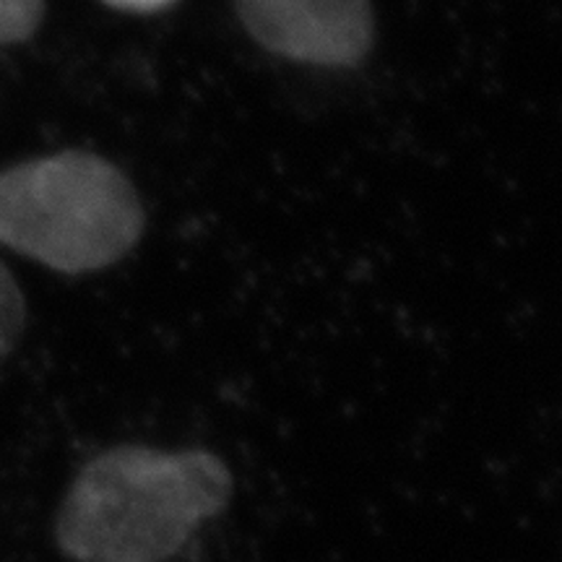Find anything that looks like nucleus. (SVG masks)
<instances>
[{"label":"nucleus","instance_id":"nucleus-1","mask_svg":"<svg viewBox=\"0 0 562 562\" xmlns=\"http://www.w3.org/2000/svg\"><path fill=\"white\" fill-rule=\"evenodd\" d=\"M235 480L203 448L115 446L76 474L55 516L74 562H167L229 505Z\"/></svg>","mask_w":562,"mask_h":562},{"label":"nucleus","instance_id":"nucleus-2","mask_svg":"<svg viewBox=\"0 0 562 562\" xmlns=\"http://www.w3.org/2000/svg\"><path fill=\"white\" fill-rule=\"evenodd\" d=\"M140 232L136 188L97 154L60 151L0 172V243L55 271L108 269Z\"/></svg>","mask_w":562,"mask_h":562},{"label":"nucleus","instance_id":"nucleus-3","mask_svg":"<svg viewBox=\"0 0 562 562\" xmlns=\"http://www.w3.org/2000/svg\"><path fill=\"white\" fill-rule=\"evenodd\" d=\"M245 30L279 58L349 68L370 53V0H235Z\"/></svg>","mask_w":562,"mask_h":562},{"label":"nucleus","instance_id":"nucleus-4","mask_svg":"<svg viewBox=\"0 0 562 562\" xmlns=\"http://www.w3.org/2000/svg\"><path fill=\"white\" fill-rule=\"evenodd\" d=\"M26 323L24 292L11 277V271L0 263V360L11 355L16 347Z\"/></svg>","mask_w":562,"mask_h":562},{"label":"nucleus","instance_id":"nucleus-5","mask_svg":"<svg viewBox=\"0 0 562 562\" xmlns=\"http://www.w3.org/2000/svg\"><path fill=\"white\" fill-rule=\"evenodd\" d=\"M45 0H0V45H19L40 30Z\"/></svg>","mask_w":562,"mask_h":562},{"label":"nucleus","instance_id":"nucleus-6","mask_svg":"<svg viewBox=\"0 0 562 562\" xmlns=\"http://www.w3.org/2000/svg\"><path fill=\"white\" fill-rule=\"evenodd\" d=\"M104 3L112 5V9L121 11H133V13H154L172 5L175 0H104Z\"/></svg>","mask_w":562,"mask_h":562}]
</instances>
